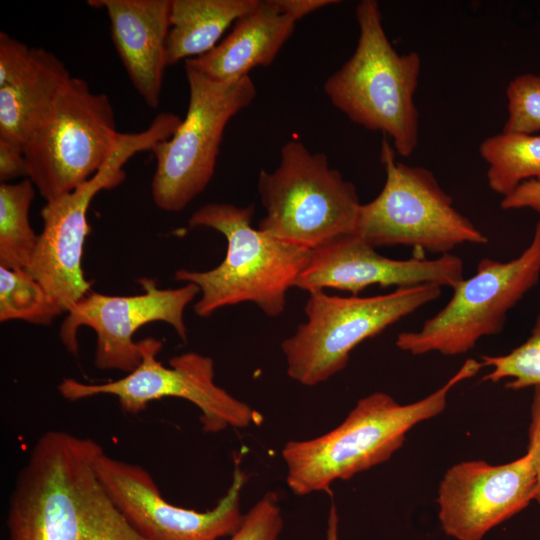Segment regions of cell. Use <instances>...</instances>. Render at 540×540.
<instances>
[{
  "label": "cell",
  "instance_id": "cell-5",
  "mask_svg": "<svg viewBox=\"0 0 540 540\" xmlns=\"http://www.w3.org/2000/svg\"><path fill=\"white\" fill-rule=\"evenodd\" d=\"M258 192L266 212L258 228L276 239L312 250L354 233L361 206L355 185L299 140L282 146L276 169L259 172Z\"/></svg>",
  "mask_w": 540,
  "mask_h": 540
},
{
  "label": "cell",
  "instance_id": "cell-8",
  "mask_svg": "<svg viewBox=\"0 0 540 540\" xmlns=\"http://www.w3.org/2000/svg\"><path fill=\"white\" fill-rule=\"evenodd\" d=\"M181 123L172 113L158 114L147 129L121 133L120 142L105 164L74 190L46 201L41 210L43 228L30 266L26 269L63 312L91 291L82 270L85 239L90 232L87 211L102 190L125 179L124 164L136 153L150 150L170 138Z\"/></svg>",
  "mask_w": 540,
  "mask_h": 540
},
{
  "label": "cell",
  "instance_id": "cell-18",
  "mask_svg": "<svg viewBox=\"0 0 540 540\" xmlns=\"http://www.w3.org/2000/svg\"><path fill=\"white\" fill-rule=\"evenodd\" d=\"M296 20L282 12L275 0H258L241 15L230 33L208 53L185 64L218 82L248 76L252 69L270 65L292 35Z\"/></svg>",
  "mask_w": 540,
  "mask_h": 540
},
{
  "label": "cell",
  "instance_id": "cell-17",
  "mask_svg": "<svg viewBox=\"0 0 540 540\" xmlns=\"http://www.w3.org/2000/svg\"><path fill=\"white\" fill-rule=\"evenodd\" d=\"M102 8L110 22L111 37L128 77L146 105H159L171 0H89Z\"/></svg>",
  "mask_w": 540,
  "mask_h": 540
},
{
  "label": "cell",
  "instance_id": "cell-10",
  "mask_svg": "<svg viewBox=\"0 0 540 540\" xmlns=\"http://www.w3.org/2000/svg\"><path fill=\"white\" fill-rule=\"evenodd\" d=\"M189 102L174 134L151 152L156 161L152 198L166 212L182 211L211 181L224 130L251 104L256 88L249 76L214 81L185 64Z\"/></svg>",
  "mask_w": 540,
  "mask_h": 540
},
{
  "label": "cell",
  "instance_id": "cell-2",
  "mask_svg": "<svg viewBox=\"0 0 540 540\" xmlns=\"http://www.w3.org/2000/svg\"><path fill=\"white\" fill-rule=\"evenodd\" d=\"M482 367L481 362L467 359L440 388L409 404H400L384 392L371 393L334 429L287 442L281 455L288 487L300 496L327 491L336 480L350 479L386 462L414 426L442 413L450 391Z\"/></svg>",
  "mask_w": 540,
  "mask_h": 540
},
{
  "label": "cell",
  "instance_id": "cell-31",
  "mask_svg": "<svg viewBox=\"0 0 540 540\" xmlns=\"http://www.w3.org/2000/svg\"><path fill=\"white\" fill-rule=\"evenodd\" d=\"M278 8L298 21L304 16L339 1L334 0H275Z\"/></svg>",
  "mask_w": 540,
  "mask_h": 540
},
{
  "label": "cell",
  "instance_id": "cell-14",
  "mask_svg": "<svg viewBox=\"0 0 540 540\" xmlns=\"http://www.w3.org/2000/svg\"><path fill=\"white\" fill-rule=\"evenodd\" d=\"M94 468L107 493L146 540H218L241 525V490L245 473L235 464L233 481L216 506L197 511L176 506L161 494L149 472L100 451Z\"/></svg>",
  "mask_w": 540,
  "mask_h": 540
},
{
  "label": "cell",
  "instance_id": "cell-15",
  "mask_svg": "<svg viewBox=\"0 0 540 540\" xmlns=\"http://www.w3.org/2000/svg\"><path fill=\"white\" fill-rule=\"evenodd\" d=\"M536 489V473L527 453L500 465L482 460L454 464L438 488L441 528L456 540H481L526 508Z\"/></svg>",
  "mask_w": 540,
  "mask_h": 540
},
{
  "label": "cell",
  "instance_id": "cell-19",
  "mask_svg": "<svg viewBox=\"0 0 540 540\" xmlns=\"http://www.w3.org/2000/svg\"><path fill=\"white\" fill-rule=\"evenodd\" d=\"M71 77L54 53L34 48L27 70L0 88V137L25 146Z\"/></svg>",
  "mask_w": 540,
  "mask_h": 540
},
{
  "label": "cell",
  "instance_id": "cell-25",
  "mask_svg": "<svg viewBox=\"0 0 540 540\" xmlns=\"http://www.w3.org/2000/svg\"><path fill=\"white\" fill-rule=\"evenodd\" d=\"M508 117L503 131L533 134L540 131V75L525 73L506 87Z\"/></svg>",
  "mask_w": 540,
  "mask_h": 540
},
{
  "label": "cell",
  "instance_id": "cell-11",
  "mask_svg": "<svg viewBox=\"0 0 540 540\" xmlns=\"http://www.w3.org/2000/svg\"><path fill=\"white\" fill-rule=\"evenodd\" d=\"M540 278V220L530 244L516 258H483L473 276L462 279L446 305L417 331L398 334L396 346L411 355L465 354L483 337L500 333L508 312Z\"/></svg>",
  "mask_w": 540,
  "mask_h": 540
},
{
  "label": "cell",
  "instance_id": "cell-16",
  "mask_svg": "<svg viewBox=\"0 0 540 540\" xmlns=\"http://www.w3.org/2000/svg\"><path fill=\"white\" fill-rule=\"evenodd\" d=\"M462 279L464 263L454 254L440 255L435 259L423 256L392 259L350 234L312 249L309 262L294 287L308 292L334 288L358 296L372 285L407 288L433 284L453 288Z\"/></svg>",
  "mask_w": 540,
  "mask_h": 540
},
{
  "label": "cell",
  "instance_id": "cell-23",
  "mask_svg": "<svg viewBox=\"0 0 540 540\" xmlns=\"http://www.w3.org/2000/svg\"><path fill=\"white\" fill-rule=\"evenodd\" d=\"M63 311L26 269L0 266V321L49 325Z\"/></svg>",
  "mask_w": 540,
  "mask_h": 540
},
{
  "label": "cell",
  "instance_id": "cell-29",
  "mask_svg": "<svg viewBox=\"0 0 540 540\" xmlns=\"http://www.w3.org/2000/svg\"><path fill=\"white\" fill-rule=\"evenodd\" d=\"M527 454L531 458L537 478V489L534 500L540 505V385L534 387Z\"/></svg>",
  "mask_w": 540,
  "mask_h": 540
},
{
  "label": "cell",
  "instance_id": "cell-21",
  "mask_svg": "<svg viewBox=\"0 0 540 540\" xmlns=\"http://www.w3.org/2000/svg\"><path fill=\"white\" fill-rule=\"evenodd\" d=\"M490 189L503 197L528 180L540 182V135L502 131L478 148Z\"/></svg>",
  "mask_w": 540,
  "mask_h": 540
},
{
  "label": "cell",
  "instance_id": "cell-27",
  "mask_svg": "<svg viewBox=\"0 0 540 540\" xmlns=\"http://www.w3.org/2000/svg\"><path fill=\"white\" fill-rule=\"evenodd\" d=\"M34 47L0 33V88L15 81L29 67Z\"/></svg>",
  "mask_w": 540,
  "mask_h": 540
},
{
  "label": "cell",
  "instance_id": "cell-13",
  "mask_svg": "<svg viewBox=\"0 0 540 540\" xmlns=\"http://www.w3.org/2000/svg\"><path fill=\"white\" fill-rule=\"evenodd\" d=\"M143 293L114 296L90 291L67 313L59 336L68 352L78 354L77 332L81 326L94 330L97 337L94 363L101 370L130 373L141 362L137 330L151 322L169 324L183 340L187 339L184 311L200 293L193 283L174 289H160L156 281L141 278Z\"/></svg>",
  "mask_w": 540,
  "mask_h": 540
},
{
  "label": "cell",
  "instance_id": "cell-28",
  "mask_svg": "<svg viewBox=\"0 0 540 540\" xmlns=\"http://www.w3.org/2000/svg\"><path fill=\"white\" fill-rule=\"evenodd\" d=\"M28 178L24 146L0 137V182L10 183L18 177Z\"/></svg>",
  "mask_w": 540,
  "mask_h": 540
},
{
  "label": "cell",
  "instance_id": "cell-9",
  "mask_svg": "<svg viewBox=\"0 0 540 540\" xmlns=\"http://www.w3.org/2000/svg\"><path fill=\"white\" fill-rule=\"evenodd\" d=\"M109 97L71 77L27 140L28 178L45 201L88 181L119 145Z\"/></svg>",
  "mask_w": 540,
  "mask_h": 540
},
{
  "label": "cell",
  "instance_id": "cell-3",
  "mask_svg": "<svg viewBox=\"0 0 540 540\" xmlns=\"http://www.w3.org/2000/svg\"><path fill=\"white\" fill-rule=\"evenodd\" d=\"M254 206L208 203L188 220L191 227L220 232L227 241L223 261L206 271L179 269L174 279L193 283L201 296L194 312L202 318L226 306L256 304L267 316L281 315L286 295L307 266L311 250L272 237L251 225Z\"/></svg>",
  "mask_w": 540,
  "mask_h": 540
},
{
  "label": "cell",
  "instance_id": "cell-7",
  "mask_svg": "<svg viewBox=\"0 0 540 540\" xmlns=\"http://www.w3.org/2000/svg\"><path fill=\"white\" fill-rule=\"evenodd\" d=\"M380 160L384 186L372 201L361 204L353 235L375 248L401 245L440 255L465 243H488V237L454 207L430 170L396 161L386 137Z\"/></svg>",
  "mask_w": 540,
  "mask_h": 540
},
{
  "label": "cell",
  "instance_id": "cell-1",
  "mask_svg": "<svg viewBox=\"0 0 540 540\" xmlns=\"http://www.w3.org/2000/svg\"><path fill=\"white\" fill-rule=\"evenodd\" d=\"M103 448L61 430L38 438L10 496L8 540H146L94 468Z\"/></svg>",
  "mask_w": 540,
  "mask_h": 540
},
{
  "label": "cell",
  "instance_id": "cell-24",
  "mask_svg": "<svg viewBox=\"0 0 540 540\" xmlns=\"http://www.w3.org/2000/svg\"><path fill=\"white\" fill-rule=\"evenodd\" d=\"M481 363L491 369L483 381L498 383L506 379L505 387L511 390L540 385V312L522 344L504 355H483Z\"/></svg>",
  "mask_w": 540,
  "mask_h": 540
},
{
  "label": "cell",
  "instance_id": "cell-12",
  "mask_svg": "<svg viewBox=\"0 0 540 540\" xmlns=\"http://www.w3.org/2000/svg\"><path fill=\"white\" fill-rule=\"evenodd\" d=\"M141 362L124 377L103 382L85 383L65 378L58 385L60 395L78 401L98 395L117 398L126 413L138 414L155 400L175 397L194 404L201 412L203 431L217 433L232 428L259 424L261 414L248 404L233 397L215 382L211 357L186 352L172 357L164 366L157 355L163 342L148 337L139 341Z\"/></svg>",
  "mask_w": 540,
  "mask_h": 540
},
{
  "label": "cell",
  "instance_id": "cell-32",
  "mask_svg": "<svg viewBox=\"0 0 540 540\" xmlns=\"http://www.w3.org/2000/svg\"><path fill=\"white\" fill-rule=\"evenodd\" d=\"M338 524L339 519L337 509L335 504L332 502L327 520L326 540H339Z\"/></svg>",
  "mask_w": 540,
  "mask_h": 540
},
{
  "label": "cell",
  "instance_id": "cell-20",
  "mask_svg": "<svg viewBox=\"0 0 540 540\" xmlns=\"http://www.w3.org/2000/svg\"><path fill=\"white\" fill-rule=\"evenodd\" d=\"M258 0H171L167 64L200 57Z\"/></svg>",
  "mask_w": 540,
  "mask_h": 540
},
{
  "label": "cell",
  "instance_id": "cell-4",
  "mask_svg": "<svg viewBox=\"0 0 540 540\" xmlns=\"http://www.w3.org/2000/svg\"><path fill=\"white\" fill-rule=\"evenodd\" d=\"M359 35L352 56L330 75L324 92L352 122L391 138L395 151L410 156L419 141L414 95L421 58L399 54L384 30L379 4L362 0L355 9Z\"/></svg>",
  "mask_w": 540,
  "mask_h": 540
},
{
  "label": "cell",
  "instance_id": "cell-22",
  "mask_svg": "<svg viewBox=\"0 0 540 540\" xmlns=\"http://www.w3.org/2000/svg\"><path fill=\"white\" fill-rule=\"evenodd\" d=\"M35 185L29 178L0 183V266L27 269L36 252L39 235L30 225L29 210Z\"/></svg>",
  "mask_w": 540,
  "mask_h": 540
},
{
  "label": "cell",
  "instance_id": "cell-6",
  "mask_svg": "<svg viewBox=\"0 0 540 540\" xmlns=\"http://www.w3.org/2000/svg\"><path fill=\"white\" fill-rule=\"evenodd\" d=\"M442 287L425 284L369 297L309 292L306 321L282 342L288 376L315 386L342 371L351 352L401 319L433 302Z\"/></svg>",
  "mask_w": 540,
  "mask_h": 540
},
{
  "label": "cell",
  "instance_id": "cell-26",
  "mask_svg": "<svg viewBox=\"0 0 540 540\" xmlns=\"http://www.w3.org/2000/svg\"><path fill=\"white\" fill-rule=\"evenodd\" d=\"M283 518L278 496L266 493L246 514L229 540H279Z\"/></svg>",
  "mask_w": 540,
  "mask_h": 540
},
{
  "label": "cell",
  "instance_id": "cell-30",
  "mask_svg": "<svg viewBox=\"0 0 540 540\" xmlns=\"http://www.w3.org/2000/svg\"><path fill=\"white\" fill-rule=\"evenodd\" d=\"M500 206L504 210L529 208L540 213V182L528 180L521 183L511 194L503 197Z\"/></svg>",
  "mask_w": 540,
  "mask_h": 540
}]
</instances>
